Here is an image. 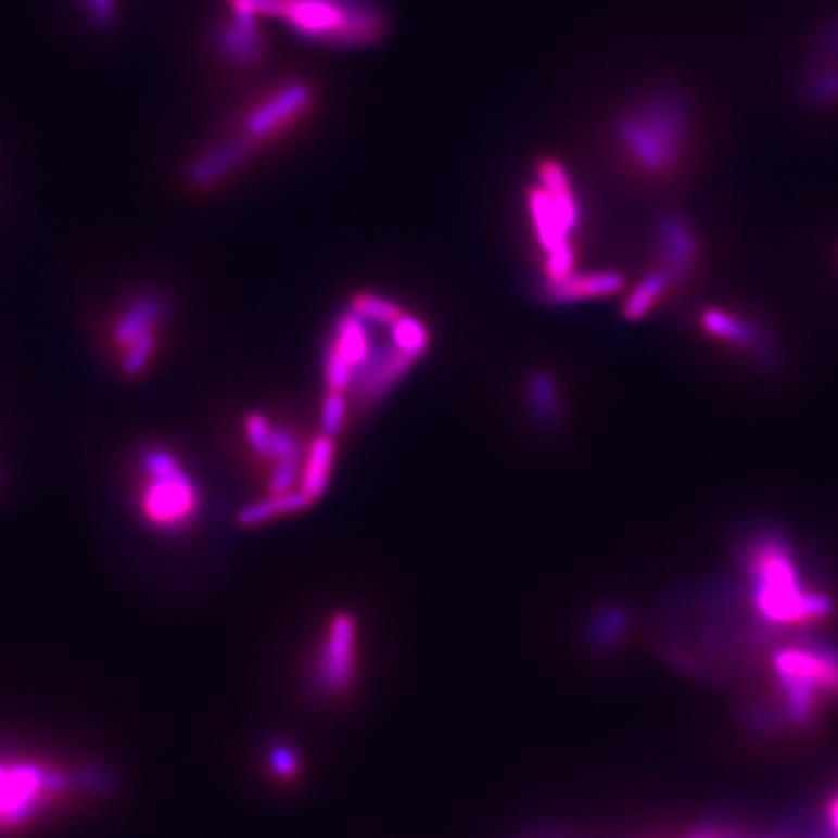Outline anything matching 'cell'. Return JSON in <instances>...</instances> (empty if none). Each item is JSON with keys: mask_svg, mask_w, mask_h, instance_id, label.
Instances as JSON below:
<instances>
[{"mask_svg": "<svg viewBox=\"0 0 838 838\" xmlns=\"http://www.w3.org/2000/svg\"><path fill=\"white\" fill-rule=\"evenodd\" d=\"M674 285L670 276L662 268H655L640 278V282L628 292L623 301L621 313L625 319L631 322L645 319L650 310L657 307L660 301L664 300L665 293L670 292Z\"/></svg>", "mask_w": 838, "mask_h": 838, "instance_id": "obj_19", "label": "cell"}, {"mask_svg": "<svg viewBox=\"0 0 838 838\" xmlns=\"http://www.w3.org/2000/svg\"><path fill=\"white\" fill-rule=\"evenodd\" d=\"M817 838H838V792L830 798L827 805V823L820 833H815Z\"/></svg>", "mask_w": 838, "mask_h": 838, "instance_id": "obj_31", "label": "cell"}, {"mask_svg": "<svg viewBox=\"0 0 838 838\" xmlns=\"http://www.w3.org/2000/svg\"><path fill=\"white\" fill-rule=\"evenodd\" d=\"M391 340L404 352L423 357V354L428 352L431 337H429V330L426 329V325L421 320L404 313L401 319L391 327Z\"/></svg>", "mask_w": 838, "mask_h": 838, "instance_id": "obj_24", "label": "cell"}, {"mask_svg": "<svg viewBox=\"0 0 838 838\" xmlns=\"http://www.w3.org/2000/svg\"><path fill=\"white\" fill-rule=\"evenodd\" d=\"M253 142L246 137L233 138L214 148L212 152L201 157V162L192 167V181L196 185H212L228 175L231 169L243 164L251 154Z\"/></svg>", "mask_w": 838, "mask_h": 838, "instance_id": "obj_17", "label": "cell"}, {"mask_svg": "<svg viewBox=\"0 0 838 838\" xmlns=\"http://www.w3.org/2000/svg\"><path fill=\"white\" fill-rule=\"evenodd\" d=\"M811 100L815 103H833L838 100V74H823L815 78L810 88Z\"/></svg>", "mask_w": 838, "mask_h": 838, "instance_id": "obj_29", "label": "cell"}, {"mask_svg": "<svg viewBox=\"0 0 838 838\" xmlns=\"http://www.w3.org/2000/svg\"><path fill=\"white\" fill-rule=\"evenodd\" d=\"M325 381L329 391L344 392V394L352 391L356 381V367L347 364L346 359L330 346L325 354Z\"/></svg>", "mask_w": 838, "mask_h": 838, "instance_id": "obj_25", "label": "cell"}, {"mask_svg": "<svg viewBox=\"0 0 838 838\" xmlns=\"http://www.w3.org/2000/svg\"><path fill=\"white\" fill-rule=\"evenodd\" d=\"M526 201H529L532 224L536 228V238L539 245L544 246V251L547 253L551 249L569 243L571 233L579 228V219L571 218L539 185L530 187Z\"/></svg>", "mask_w": 838, "mask_h": 838, "instance_id": "obj_14", "label": "cell"}, {"mask_svg": "<svg viewBox=\"0 0 838 838\" xmlns=\"http://www.w3.org/2000/svg\"><path fill=\"white\" fill-rule=\"evenodd\" d=\"M373 344L369 322L361 319L357 313L347 309L338 317L329 346L344 357L347 364L354 365L356 373L359 365L364 364L369 356Z\"/></svg>", "mask_w": 838, "mask_h": 838, "instance_id": "obj_15", "label": "cell"}, {"mask_svg": "<svg viewBox=\"0 0 838 838\" xmlns=\"http://www.w3.org/2000/svg\"><path fill=\"white\" fill-rule=\"evenodd\" d=\"M334 439L320 433L310 441L309 455L301 468V492L307 493L313 501L320 499L329 490L330 474L334 466Z\"/></svg>", "mask_w": 838, "mask_h": 838, "instance_id": "obj_16", "label": "cell"}, {"mask_svg": "<svg viewBox=\"0 0 838 838\" xmlns=\"http://www.w3.org/2000/svg\"><path fill=\"white\" fill-rule=\"evenodd\" d=\"M530 408L542 426L557 428L563 418L561 396L557 391L556 379L547 371H534L529 377Z\"/></svg>", "mask_w": 838, "mask_h": 838, "instance_id": "obj_20", "label": "cell"}, {"mask_svg": "<svg viewBox=\"0 0 838 838\" xmlns=\"http://www.w3.org/2000/svg\"><path fill=\"white\" fill-rule=\"evenodd\" d=\"M49 790V778L34 766L0 765V827L31 813Z\"/></svg>", "mask_w": 838, "mask_h": 838, "instance_id": "obj_12", "label": "cell"}, {"mask_svg": "<svg viewBox=\"0 0 838 838\" xmlns=\"http://www.w3.org/2000/svg\"><path fill=\"white\" fill-rule=\"evenodd\" d=\"M140 510L157 529L189 524L199 509V492L179 458L165 448H150L140 460Z\"/></svg>", "mask_w": 838, "mask_h": 838, "instance_id": "obj_5", "label": "cell"}, {"mask_svg": "<svg viewBox=\"0 0 838 838\" xmlns=\"http://www.w3.org/2000/svg\"><path fill=\"white\" fill-rule=\"evenodd\" d=\"M245 433L249 439V445L253 447L258 455L266 456L270 441H272L274 426L265 414L253 411L245 419Z\"/></svg>", "mask_w": 838, "mask_h": 838, "instance_id": "obj_27", "label": "cell"}, {"mask_svg": "<svg viewBox=\"0 0 838 838\" xmlns=\"http://www.w3.org/2000/svg\"><path fill=\"white\" fill-rule=\"evenodd\" d=\"M313 101H315V90L309 82L295 80V82L283 84L282 88L266 96L255 110L246 113L243 120V130H245L243 137L255 144L258 140L280 135L313 107Z\"/></svg>", "mask_w": 838, "mask_h": 838, "instance_id": "obj_8", "label": "cell"}, {"mask_svg": "<svg viewBox=\"0 0 838 838\" xmlns=\"http://www.w3.org/2000/svg\"><path fill=\"white\" fill-rule=\"evenodd\" d=\"M574 265H576V251L571 243L547 251L546 263H544L546 280H556L574 272Z\"/></svg>", "mask_w": 838, "mask_h": 838, "instance_id": "obj_28", "label": "cell"}, {"mask_svg": "<svg viewBox=\"0 0 838 838\" xmlns=\"http://www.w3.org/2000/svg\"><path fill=\"white\" fill-rule=\"evenodd\" d=\"M825 49L830 51L833 55H838V34H833V36L829 37V43H827Z\"/></svg>", "mask_w": 838, "mask_h": 838, "instance_id": "obj_32", "label": "cell"}, {"mask_svg": "<svg viewBox=\"0 0 838 838\" xmlns=\"http://www.w3.org/2000/svg\"><path fill=\"white\" fill-rule=\"evenodd\" d=\"M221 46L228 51L231 59L241 63H253L263 55L265 41L261 36V29L256 26V18L236 16V24L224 29Z\"/></svg>", "mask_w": 838, "mask_h": 838, "instance_id": "obj_21", "label": "cell"}, {"mask_svg": "<svg viewBox=\"0 0 838 838\" xmlns=\"http://www.w3.org/2000/svg\"><path fill=\"white\" fill-rule=\"evenodd\" d=\"M657 249L660 268L664 270L674 288L684 285L699 265V238L691 224L682 216L668 212L658 219Z\"/></svg>", "mask_w": 838, "mask_h": 838, "instance_id": "obj_11", "label": "cell"}, {"mask_svg": "<svg viewBox=\"0 0 838 838\" xmlns=\"http://www.w3.org/2000/svg\"><path fill=\"white\" fill-rule=\"evenodd\" d=\"M538 185L551 194V199L566 210L571 218L581 221V208H579L573 182L567 174L566 165L551 157L542 160L538 164Z\"/></svg>", "mask_w": 838, "mask_h": 838, "instance_id": "obj_22", "label": "cell"}, {"mask_svg": "<svg viewBox=\"0 0 838 838\" xmlns=\"http://www.w3.org/2000/svg\"><path fill=\"white\" fill-rule=\"evenodd\" d=\"M313 503L315 501L310 499L309 495L301 490L280 493V495L270 493L265 499L246 505L245 509L239 512V524L258 526V524H265L270 520L282 519L288 515H295L301 510L309 509Z\"/></svg>", "mask_w": 838, "mask_h": 838, "instance_id": "obj_18", "label": "cell"}, {"mask_svg": "<svg viewBox=\"0 0 838 838\" xmlns=\"http://www.w3.org/2000/svg\"><path fill=\"white\" fill-rule=\"evenodd\" d=\"M356 621L350 613H337L330 620L320 647L317 675L325 691L342 693L356 672Z\"/></svg>", "mask_w": 838, "mask_h": 838, "instance_id": "obj_10", "label": "cell"}, {"mask_svg": "<svg viewBox=\"0 0 838 838\" xmlns=\"http://www.w3.org/2000/svg\"><path fill=\"white\" fill-rule=\"evenodd\" d=\"M270 765H272L276 775L282 776V778H292L300 771V759L295 756V751L290 748H276L270 756Z\"/></svg>", "mask_w": 838, "mask_h": 838, "instance_id": "obj_30", "label": "cell"}, {"mask_svg": "<svg viewBox=\"0 0 838 838\" xmlns=\"http://www.w3.org/2000/svg\"><path fill=\"white\" fill-rule=\"evenodd\" d=\"M699 325L704 334L734 350L739 356L748 357L751 364L763 371H776L783 354L776 337L761 320L744 310L709 307L701 313Z\"/></svg>", "mask_w": 838, "mask_h": 838, "instance_id": "obj_6", "label": "cell"}, {"mask_svg": "<svg viewBox=\"0 0 838 838\" xmlns=\"http://www.w3.org/2000/svg\"><path fill=\"white\" fill-rule=\"evenodd\" d=\"M162 317V305L154 297H142L123 310L113 340L119 347L120 365L127 374H140L155 354V327Z\"/></svg>", "mask_w": 838, "mask_h": 838, "instance_id": "obj_7", "label": "cell"}, {"mask_svg": "<svg viewBox=\"0 0 838 838\" xmlns=\"http://www.w3.org/2000/svg\"><path fill=\"white\" fill-rule=\"evenodd\" d=\"M350 309L357 313L369 325H381L389 329L404 315L401 305H396L394 301L367 292L356 293L350 303Z\"/></svg>", "mask_w": 838, "mask_h": 838, "instance_id": "obj_23", "label": "cell"}, {"mask_svg": "<svg viewBox=\"0 0 838 838\" xmlns=\"http://www.w3.org/2000/svg\"><path fill=\"white\" fill-rule=\"evenodd\" d=\"M687 110L675 98H655L623 115L615 130L631 160L650 175L674 172L687 140Z\"/></svg>", "mask_w": 838, "mask_h": 838, "instance_id": "obj_4", "label": "cell"}, {"mask_svg": "<svg viewBox=\"0 0 838 838\" xmlns=\"http://www.w3.org/2000/svg\"><path fill=\"white\" fill-rule=\"evenodd\" d=\"M784 716L796 726L817 719L838 701V650L817 640L796 638L776 648L771 658Z\"/></svg>", "mask_w": 838, "mask_h": 838, "instance_id": "obj_3", "label": "cell"}, {"mask_svg": "<svg viewBox=\"0 0 838 838\" xmlns=\"http://www.w3.org/2000/svg\"><path fill=\"white\" fill-rule=\"evenodd\" d=\"M421 357L414 356L394 342H374L369 356L357 369L354 398L361 406H373L401 383Z\"/></svg>", "mask_w": 838, "mask_h": 838, "instance_id": "obj_9", "label": "cell"}, {"mask_svg": "<svg viewBox=\"0 0 838 838\" xmlns=\"http://www.w3.org/2000/svg\"><path fill=\"white\" fill-rule=\"evenodd\" d=\"M625 288V278L613 270L596 272H571L563 278L546 280L542 295L554 305H574L583 301L604 300L620 293Z\"/></svg>", "mask_w": 838, "mask_h": 838, "instance_id": "obj_13", "label": "cell"}, {"mask_svg": "<svg viewBox=\"0 0 838 838\" xmlns=\"http://www.w3.org/2000/svg\"><path fill=\"white\" fill-rule=\"evenodd\" d=\"M744 571L749 576L751 604L769 627H810L829 615L825 594L810 591L803 581L792 544L776 529H757L744 542Z\"/></svg>", "mask_w": 838, "mask_h": 838, "instance_id": "obj_1", "label": "cell"}, {"mask_svg": "<svg viewBox=\"0 0 838 838\" xmlns=\"http://www.w3.org/2000/svg\"><path fill=\"white\" fill-rule=\"evenodd\" d=\"M347 418V401L344 392L329 391L320 406V433L337 437Z\"/></svg>", "mask_w": 838, "mask_h": 838, "instance_id": "obj_26", "label": "cell"}, {"mask_svg": "<svg viewBox=\"0 0 838 838\" xmlns=\"http://www.w3.org/2000/svg\"><path fill=\"white\" fill-rule=\"evenodd\" d=\"M231 9L249 18L282 20L293 36L330 49L373 46L386 29L371 0H231Z\"/></svg>", "mask_w": 838, "mask_h": 838, "instance_id": "obj_2", "label": "cell"}]
</instances>
